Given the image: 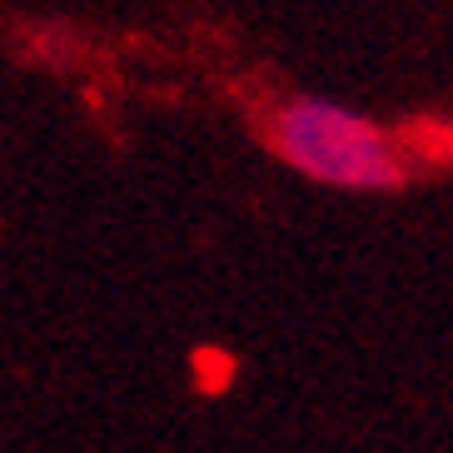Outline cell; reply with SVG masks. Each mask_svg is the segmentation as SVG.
Wrapping results in <instances>:
<instances>
[{
  "label": "cell",
  "mask_w": 453,
  "mask_h": 453,
  "mask_svg": "<svg viewBox=\"0 0 453 453\" xmlns=\"http://www.w3.org/2000/svg\"><path fill=\"white\" fill-rule=\"evenodd\" d=\"M403 150H413L418 160H434V165H449L453 160V130L449 125H434V120H413L399 130Z\"/></svg>",
  "instance_id": "3957f363"
},
{
  "label": "cell",
  "mask_w": 453,
  "mask_h": 453,
  "mask_svg": "<svg viewBox=\"0 0 453 453\" xmlns=\"http://www.w3.org/2000/svg\"><path fill=\"white\" fill-rule=\"evenodd\" d=\"M234 373H240V364H234V354L219 349V344H200L189 354V384L200 388V394H225V388L234 384Z\"/></svg>",
  "instance_id": "7a4b0ae2"
},
{
  "label": "cell",
  "mask_w": 453,
  "mask_h": 453,
  "mask_svg": "<svg viewBox=\"0 0 453 453\" xmlns=\"http://www.w3.org/2000/svg\"><path fill=\"white\" fill-rule=\"evenodd\" d=\"M265 145L289 170L339 189H403L409 160L403 140L379 130L354 110L319 100V95H294L280 100L265 120Z\"/></svg>",
  "instance_id": "6da1fadb"
}]
</instances>
